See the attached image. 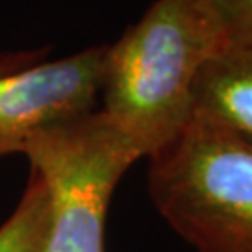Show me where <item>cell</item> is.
<instances>
[{"label":"cell","mask_w":252,"mask_h":252,"mask_svg":"<svg viewBox=\"0 0 252 252\" xmlns=\"http://www.w3.org/2000/svg\"><path fill=\"white\" fill-rule=\"evenodd\" d=\"M220 51L213 23L192 0H155L108 45L101 112L150 157L189 122L194 79Z\"/></svg>","instance_id":"6da1fadb"},{"label":"cell","mask_w":252,"mask_h":252,"mask_svg":"<svg viewBox=\"0 0 252 252\" xmlns=\"http://www.w3.org/2000/svg\"><path fill=\"white\" fill-rule=\"evenodd\" d=\"M148 189L162 219L198 252H252V140L192 112L150 155Z\"/></svg>","instance_id":"7a4b0ae2"},{"label":"cell","mask_w":252,"mask_h":252,"mask_svg":"<svg viewBox=\"0 0 252 252\" xmlns=\"http://www.w3.org/2000/svg\"><path fill=\"white\" fill-rule=\"evenodd\" d=\"M23 153L49 192L43 252H105L108 202L140 152L95 110L34 136Z\"/></svg>","instance_id":"3957f363"},{"label":"cell","mask_w":252,"mask_h":252,"mask_svg":"<svg viewBox=\"0 0 252 252\" xmlns=\"http://www.w3.org/2000/svg\"><path fill=\"white\" fill-rule=\"evenodd\" d=\"M108 45L62 60L32 63L34 54L0 58V157L34 136L95 112Z\"/></svg>","instance_id":"277c9868"},{"label":"cell","mask_w":252,"mask_h":252,"mask_svg":"<svg viewBox=\"0 0 252 252\" xmlns=\"http://www.w3.org/2000/svg\"><path fill=\"white\" fill-rule=\"evenodd\" d=\"M192 112L252 140V45L224 49L200 67Z\"/></svg>","instance_id":"5b68a950"},{"label":"cell","mask_w":252,"mask_h":252,"mask_svg":"<svg viewBox=\"0 0 252 252\" xmlns=\"http://www.w3.org/2000/svg\"><path fill=\"white\" fill-rule=\"evenodd\" d=\"M49 232V192L45 181L30 168L25 194L0 228V252H43Z\"/></svg>","instance_id":"8992f818"},{"label":"cell","mask_w":252,"mask_h":252,"mask_svg":"<svg viewBox=\"0 0 252 252\" xmlns=\"http://www.w3.org/2000/svg\"><path fill=\"white\" fill-rule=\"evenodd\" d=\"M220 37L222 51L252 45V0H192Z\"/></svg>","instance_id":"52a82bcc"}]
</instances>
